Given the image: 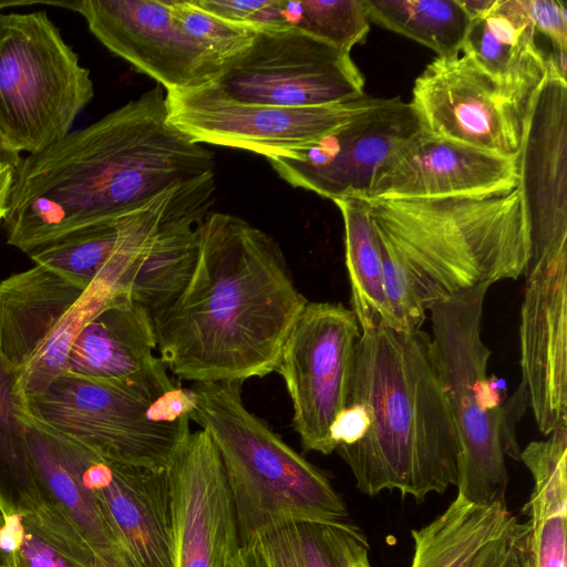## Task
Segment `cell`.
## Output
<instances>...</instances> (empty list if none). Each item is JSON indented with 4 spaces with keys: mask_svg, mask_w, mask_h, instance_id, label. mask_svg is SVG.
<instances>
[{
    "mask_svg": "<svg viewBox=\"0 0 567 567\" xmlns=\"http://www.w3.org/2000/svg\"><path fill=\"white\" fill-rule=\"evenodd\" d=\"M307 302L271 236L237 216L208 213L189 282L151 315L156 350L184 381L262 378L276 371Z\"/></svg>",
    "mask_w": 567,
    "mask_h": 567,
    "instance_id": "2",
    "label": "cell"
},
{
    "mask_svg": "<svg viewBox=\"0 0 567 567\" xmlns=\"http://www.w3.org/2000/svg\"><path fill=\"white\" fill-rule=\"evenodd\" d=\"M93 567H138L132 557L125 550H121L107 557H99L95 555Z\"/></svg>",
    "mask_w": 567,
    "mask_h": 567,
    "instance_id": "40",
    "label": "cell"
},
{
    "mask_svg": "<svg viewBox=\"0 0 567 567\" xmlns=\"http://www.w3.org/2000/svg\"><path fill=\"white\" fill-rule=\"evenodd\" d=\"M210 175L214 155L168 121L157 84L21 159L2 219L7 241L29 255Z\"/></svg>",
    "mask_w": 567,
    "mask_h": 567,
    "instance_id": "1",
    "label": "cell"
},
{
    "mask_svg": "<svg viewBox=\"0 0 567 567\" xmlns=\"http://www.w3.org/2000/svg\"><path fill=\"white\" fill-rule=\"evenodd\" d=\"M519 461L534 482L523 508L532 567H567V429L528 443Z\"/></svg>",
    "mask_w": 567,
    "mask_h": 567,
    "instance_id": "25",
    "label": "cell"
},
{
    "mask_svg": "<svg viewBox=\"0 0 567 567\" xmlns=\"http://www.w3.org/2000/svg\"><path fill=\"white\" fill-rule=\"evenodd\" d=\"M52 434L135 564L138 567H172L168 468L113 462Z\"/></svg>",
    "mask_w": 567,
    "mask_h": 567,
    "instance_id": "18",
    "label": "cell"
},
{
    "mask_svg": "<svg viewBox=\"0 0 567 567\" xmlns=\"http://www.w3.org/2000/svg\"><path fill=\"white\" fill-rule=\"evenodd\" d=\"M361 329L341 303L308 301L282 347L276 372L292 402L306 451L336 452L331 430L348 404Z\"/></svg>",
    "mask_w": 567,
    "mask_h": 567,
    "instance_id": "10",
    "label": "cell"
},
{
    "mask_svg": "<svg viewBox=\"0 0 567 567\" xmlns=\"http://www.w3.org/2000/svg\"><path fill=\"white\" fill-rule=\"evenodd\" d=\"M348 403L363 410L365 430L336 452L361 493L422 502L456 486L458 440L429 333L361 332Z\"/></svg>",
    "mask_w": 567,
    "mask_h": 567,
    "instance_id": "3",
    "label": "cell"
},
{
    "mask_svg": "<svg viewBox=\"0 0 567 567\" xmlns=\"http://www.w3.org/2000/svg\"><path fill=\"white\" fill-rule=\"evenodd\" d=\"M524 275L520 385L547 436L567 429V243L530 246Z\"/></svg>",
    "mask_w": 567,
    "mask_h": 567,
    "instance_id": "16",
    "label": "cell"
},
{
    "mask_svg": "<svg viewBox=\"0 0 567 567\" xmlns=\"http://www.w3.org/2000/svg\"><path fill=\"white\" fill-rule=\"evenodd\" d=\"M518 519L486 545L467 567H509Z\"/></svg>",
    "mask_w": 567,
    "mask_h": 567,
    "instance_id": "37",
    "label": "cell"
},
{
    "mask_svg": "<svg viewBox=\"0 0 567 567\" xmlns=\"http://www.w3.org/2000/svg\"><path fill=\"white\" fill-rule=\"evenodd\" d=\"M4 519L2 544L10 567H87L28 515H12Z\"/></svg>",
    "mask_w": 567,
    "mask_h": 567,
    "instance_id": "35",
    "label": "cell"
},
{
    "mask_svg": "<svg viewBox=\"0 0 567 567\" xmlns=\"http://www.w3.org/2000/svg\"><path fill=\"white\" fill-rule=\"evenodd\" d=\"M209 207L200 205L171 219L131 278L130 297L151 315L173 302L189 282L199 256L200 225Z\"/></svg>",
    "mask_w": 567,
    "mask_h": 567,
    "instance_id": "28",
    "label": "cell"
},
{
    "mask_svg": "<svg viewBox=\"0 0 567 567\" xmlns=\"http://www.w3.org/2000/svg\"><path fill=\"white\" fill-rule=\"evenodd\" d=\"M516 519L506 502L477 505L455 497L431 523L411 530V567H467Z\"/></svg>",
    "mask_w": 567,
    "mask_h": 567,
    "instance_id": "26",
    "label": "cell"
},
{
    "mask_svg": "<svg viewBox=\"0 0 567 567\" xmlns=\"http://www.w3.org/2000/svg\"><path fill=\"white\" fill-rule=\"evenodd\" d=\"M86 289L37 264L0 281V353L4 360L20 369Z\"/></svg>",
    "mask_w": 567,
    "mask_h": 567,
    "instance_id": "23",
    "label": "cell"
},
{
    "mask_svg": "<svg viewBox=\"0 0 567 567\" xmlns=\"http://www.w3.org/2000/svg\"><path fill=\"white\" fill-rule=\"evenodd\" d=\"M123 292L100 281L87 287L40 349L16 370L14 389L21 401L41 393L66 373L72 346L82 329Z\"/></svg>",
    "mask_w": 567,
    "mask_h": 567,
    "instance_id": "32",
    "label": "cell"
},
{
    "mask_svg": "<svg viewBox=\"0 0 567 567\" xmlns=\"http://www.w3.org/2000/svg\"><path fill=\"white\" fill-rule=\"evenodd\" d=\"M423 130L410 102L382 99L319 140L267 161L293 187L333 202L367 200L379 172Z\"/></svg>",
    "mask_w": 567,
    "mask_h": 567,
    "instance_id": "13",
    "label": "cell"
},
{
    "mask_svg": "<svg viewBox=\"0 0 567 567\" xmlns=\"http://www.w3.org/2000/svg\"><path fill=\"white\" fill-rule=\"evenodd\" d=\"M241 384L208 382L190 388V420L218 452L240 545L291 520L344 519L347 505L329 478L246 408Z\"/></svg>",
    "mask_w": 567,
    "mask_h": 567,
    "instance_id": "5",
    "label": "cell"
},
{
    "mask_svg": "<svg viewBox=\"0 0 567 567\" xmlns=\"http://www.w3.org/2000/svg\"><path fill=\"white\" fill-rule=\"evenodd\" d=\"M509 567H532L528 548V524L519 523L513 545Z\"/></svg>",
    "mask_w": 567,
    "mask_h": 567,
    "instance_id": "38",
    "label": "cell"
},
{
    "mask_svg": "<svg viewBox=\"0 0 567 567\" xmlns=\"http://www.w3.org/2000/svg\"><path fill=\"white\" fill-rule=\"evenodd\" d=\"M486 284L434 302L432 340L460 453L456 497L471 504L506 502V456L519 461L515 426L528 404L519 385L507 404L487 378L491 350L483 342Z\"/></svg>",
    "mask_w": 567,
    "mask_h": 567,
    "instance_id": "6",
    "label": "cell"
},
{
    "mask_svg": "<svg viewBox=\"0 0 567 567\" xmlns=\"http://www.w3.org/2000/svg\"><path fill=\"white\" fill-rule=\"evenodd\" d=\"M93 95L90 71L47 11L0 12V135L14 151L63 138Z\"/></svg>",
    "mask_w": 567,
    "mask_h": 567,
    "instance_id": "8",
    "label": "cell"
},
{
    "mask_svg": "<svg viewBox=\"0 0 567 567\" xmlns=\"http://www.w3.org/2000/svg\"><path fill=\"white\" fill-rule=\"evenodd\" d=\"M537 89L501 82L465 54L436 56L415 79L410 103L430 134L516 158Z\"/></svg>",
    "mask_w": 567,
    "mask_h": 567,
    "instance_id": "11",
    "label": "cell"
},
{
    "mask_svg": "<svg viewBox=\"0 0 567 567\" xmlns=\"http://www.w3.org/2000/svg\"><path fill=\"white\" fill-rule=\"evenodd\" d=\"M38 426L118 463L169 468L190 435L192 389L153 399L71 374L21 401Z\"/></svg>",
    "mask_w": 567,
    "mask_h": 567,
    "instance_id": "7",
    "label": "cell"
},
{
    "mask_svg": "<svg viewBox=\"0 0 567 567\" xmlns=\"http://www.w3.org/2000/svg\"><path fill=\"white\" fill-rule=\"evenodd\" d=\"M369 203L381 254L406 275L426 311L463 290L525 272L530 244L518 187Z\"/></svg>",
    "mask_w": 567,
    "mask_h": 567,
    "instance_id": "4",
    "label": "cell"
},
{
    "mask_svg": "<svg viewBox=\"0 0 567 567\" xmlns=\"http://www.w3.org/2000/svg\"><path fill=\"white\" fill-rule=\"evenodd\" d=\"M210 85L239 102L282 107L323 106L365 94L350 52L292 28L256 30L250 45Z\"/></svg>",
    "mask_w": 567,
    "mask_h": 567,
    "instance_id": "9",
    "label": "cell"
},
{
    "mask_svg": "<svg viewBox=\"0 0 567 567\" xmlns=\"http://www.w3.org/2000/svg\"><path fill=\"white\" fill-rule=\"evenodd\" d=\"M168 473L172 567H223L240 542L224 467L204 430L190 433Z\"/></svg>",
    "mask_w": 567,
    "mask_h": 567,
    "instance_id": "17",
    "label": "cell"
},
{
    "mask_svg": "<svg viewBox=\"0 0 567 567\" xmlns=\"http://www.w3.org/2000/svg\"><path fill=\"white\" fill-rule=\"evenodd\" d=\"M215 190V175L176 186L133 212L75 230L29 256L85 289L100 281L127 292L165 225L183 212L212 204Z\"/></svg>",
    "mask_w": 567,
    "mask_h": 567,
    "instance_id": "14",
    "label": "cell"
},
{
    "mask_svg": "<svg viewBox=\"0 0 567 567\" xmlns=\"http://www.w3.org/2000/svg\"><path fill=\"white\" fill-rule=\"evenodd\" d=\"M369 20L433 50L437 58L462 51L472 20L460 0H363Z\"/></svg>",
    "mask_w": 567,
    "mask_h": 567,
    "instance_id": "30",
    "label": "cell"
},
{
    "mask_svg": "<svg viewBox=\"0 0 567 567\" xmlns=\"http://www.w3.org/2000/svg\"><path fill=\"white\" fill-rule=\"evenodd\" d=\"M537 33L549 39L550 58L558 73L566 78L567 64V9L557 0H522Z\"/></svg>",
    "mask_w": 567,
    "mask_h": 567,
    "instance_id": "36",
    "label": "cell"
},
{
    "mask_svg": "<svg viewBox=\"0 0 567 567\" xmlns=\"http://www.w3.org/2000/svg\"><path fill=\"white\" fill-rule=\"evenodd\" d=\"M350 567H372L369 561V556L362 557L361 559L353 563Z\"/></svg>",
    "mask_w": 567,
    "mask_h": 567,
    "instance_id": "45",
    "label": "cell"
},
{
    "mask_svg": "<svg viewBox=\"0 0 567 567\" xmlns=\"http://www.w3.org/2000/svg\"><path fill=\"white\" fill-rule=\"evenodd\" d=\"M16 169L0 171V216L4 217L10 192L14 181Z\"/></svg>",
    "mask_w": 567,
    "mask_h": 567,
    "instance_id": "41",
    "label": "cell"
},
{
    "mask_svg": "<svg viewBox=\"0 0 567 567\" xmlns=\"http://www.w3.org/2000/svg\"><path fill=\"white\" fill-rule=\"evenodd\" d=\"M496 0H460L471 20H475L487 13Z\"/></svg>",
    "mask_w": 567,
    "mask_h": 567,
    "instance_id": "43",
    "label": "cell"
},
{
    "mask_svg": "<svg viewBox=\"0 0 567 567\" xmlns=\"http://www.w3.org/2000/svg\"><path fill=\"white\" fill-rule=\"evenodd\" d=\"M334 204L343 218L351 310L361 332L382 328L395 330L384 292L382 255L373 230L370 203L343 198Z\"/></svg>",
    "mask_w": 567,
    "mask_h": 567,
    "instance_id": "29",
    "label": "cell"
},
{
    "mask_svg": "<svg viewBox=\"0 0 567 567\" xmlns=\"http://www.w3.org/2000/svg\"><path fill=\"white\" fill-rule=\"evenodd\" d=\"M262 567H350L369 556L363 530L339 520H291L267 528L250 542Z\"/></svg>",
    "mask_w": 567,
    "mask_h": 567,
    "instance_id": "27",
    "label": "cell"
},
{
    "mask_svg": "<svg viewBox=\"0 0 567 567\" xmlns=\"http://www.w3.org/2000/svg\"><path fill=\"white\" fill-rule=\"evenodd\" d=\"M517 157L489 154L423 130L379 172L367 200L507 193L518 186Z\"/></svg>",
    "mask_w": 567,
    "mask_h": 567,
    "instance_id": "20",
    "label": "cell"
},
{
    "mask_svg": "<svg viewBox=\"0 0 567 567\" xmlns=\"http://www.w3.org/2000/svg\"><path fill=\"white\" fill-rule=\"evenodd\" d=\"M2 219H3V216H0V223L2 221Z\"/></svg>",
    "mask_w": 567,
    "mask_h": 567,
    "instance_id": "46",
    "label": "cell"
},
{
    "mask_svg": "<svg viewBox=\"0 0 567 567\" xmlns=\"http://www.w3.org/2000/svg\"><path fill=\"white\" fill-rule=\"evenodd\" d=\"M517 166L529 244L567 241V81L551 60L527 113Z\"/></svg>",
    "mask_w": 567,
    "mask_h": 567,
    "instance_id": "19",
    "label": "cell"
},
{
    "mask_svg": "<svg viewBox=\"0 0 567 567\" xmlns=\"http://www.w3.org/2000/svg\"><path fill=\"white\" fill-rule=\"evenodd\" d=\"M23 422L40 499L39 512L24 515L87 567L93 566L95 555L125 550L59 440L25 417Z\"/></svg>",
    "mask_w": 567,
    "mask_h": 567,
    "instance_id": "21",
    "label": "cell"
},
{
    "mask_svg": "<svg viewBox=\"0 0 567 567\" xmlns=\"http://www.w3.org/2000/svg\"><path fill=\"white\" fill-rule=\"evenodd\" d=\"M61 7L81 13L105 48L166 92L210 85L225 66L177 24L167 0H82Z\"/></svg>",
    "mask_w": 567,
    "mask_h": 567,
    "instance_id": "15",
    "label": "cell"
},
{
    "mask_svg": "<svg viewBox=\"0 0 567 567\" xmlns=\"http://www.w3.org/2000/svg\"><path fill=\"white\" fill-rule=\"evenodd\" d=\"M0 567H3V566H0Z\"/></svg>",
    "mask_w": 567,
    "mask_h": 567,
    "instance_id": "47",
    "label": "cell"
},
{
    "mask_svg": "<svg viewBox=\"0 0 567 567\" xmlns=\"http://www.w3.org/2000/svg\"><path fill=\"white\" fill-rule=\"evenodd\" d=\"M4 523H6V519L0 512V566L10 567L9 558H8V555H7V553L3 548V544H2V532H3Z\"/></svg>",
    "mask_w": 567,
    "mask_h": 567,
    "instance_id": "44",
    "label": "cell"
},
{
    "mask_svg": "<svg viewBox=\"0 0 567 567\" xmlns=\"http://www.w3.org/2000/svg\"><path fill=\"white\" fill-rule=\"evenodd\" d=\"M177 24L225 65L252 42L256 30L225 21L195 6L190 0H167Z\"/></svg>",
    "mask_w": 567,
    "mask_h": 567,
    "instance_id": "34",
    "label": "cell"
},
{
    "mask_svg": "<svg viewBox=\"0 0 567 567\" xmlns=\"http://www.w3.org/2000/svg\"><path fill=\"white\" fill-rule=\"evenodd\" d=\"M223 567H262L251 543L240 545Z\"/></svg>",
    "mask_w": 567,
    "mask_h": 567,
    "instance_id": "39",
    "label": "cell"
},
{
    "mask_svg": "<svg viewBox=\"0 0 567 567\" xmlns=\"http://www.w3.org/2000/svg\"><path fill=\"white\" fill-rule=\"evenodd\" d=\"M155 350L151 313L123 292L82 329L65 374L156 399L177 385Z\"/></svg>",
    "mask_w": 567,
    "mask_h": 567,
    "instance_id": "22",
    "label": "cell"
},
{
    "mask_svg": "<svg viewBox=\"0 0 567 567\" xmlns=\"http://www.w3.org/2000/svg\"><path fill=\"white\" fill-rule=\"evenodd\" d=\"M537 34L522 0H496L472 21L461 52L501 82L536 89L550 60Z\"/></svg>",
    "mask_w": 567,
    "mask_h": 567,
    "instance_id": "24",
    "label": "cell"
},
{
    "mask_svg": "<svg viewBox=\"0 0 567 567\" xmlns=\"http://www.w3.org/2000/svg\"><path fill=\"white\" fill-rule=\"evenodd\" d=\"M369 21L363 0H275L276 30L297 29L348 52L365 40Z\"/></svg>",
    "mask_w": 567,
    "mask_h": 567,
    "instance_id": "33",
    "label": "cell"
},
{
    "mask_svg": "<svg viewBox=\"0 0 567 567\" xmlns=\"http://www.w3.org/2000/svg\"><path fill=\"white\" fill-rule=\"evenodd\" d=\"M22 157L0 135V171L17 169Z\"/></svg>",
    "mask_w": 567,
    "mask_h": 567,
    "instance_id": "42",
    "label": "cell"
},
{
    "mask_svg": "<svg viewBox=\"0 0 567 567\" xmlns=\"http://www.w3.org/2000/svg\"><path fill=\"white\" fill-rule=\"evenodd\" d=\"M381 101L364 94L323 106L282 107L239 102L212 85L166 92L168 121L192 140L246 150L266 158L288 156Z\"/></svg>",
    "mask_w": 567,
    "mask_h": 567,
    "instance_id": "12",
    "label": "cell"
},
{
    "mask_svg": "<svg viewBox=\"0 0 567 567\" xmlns=\"http://www.w3.org/2000/svg\"><path fill=\"white\" fill-rule=\"evenodd\" d=\"M16 369L0 353V512L3 517L35 514L40 499L29 461Z\"/></svg>",
    "mask_w": 567,
    "mask_h": 567,
    "instance_id": "31",
    "label": "cell"
}]
</instances>
